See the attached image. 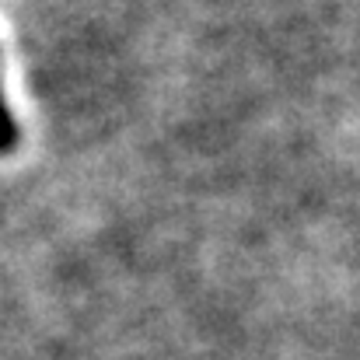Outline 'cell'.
<instances>
[{"label":"cell","instance_id":"cell-1","mask_svg":"<svg viewBox=\"0 0 360 360\" xmlns=\"http://www.w3.org/2000/svg\"><path fill=\"white\" fill-rule=\"evenodd\" d=\"M14 143H18V122H14L11 109H7L4 98H0V154H11Z\"/></svg>","mask_w":360,"mask_h":360}]
</instances>
